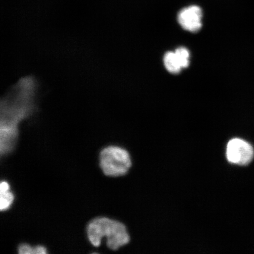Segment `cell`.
Segmentation results:
<instances>
[{"label":"cell","mask_w":254,"mask_h":254,"mask_svg":"<svg viewBox=\"0 0 254 254\" xmlns=\"http://www.w3.org/2000/svg\"><path fill=\"white\" fill-rule=\"evenodd\" d=\"M37 82L33 76L21 78L0 103V133L1 154L13 147L18 135V126L37 111L36 95Z\"/></svg>","instance_id":"1"},{"label":"cell","mask_w":254,"mask_h":254,"mask_svg":"<svg viewBox=\"0 0 254 254\" xmlns=\"http://www.w3.org/2000/svg\"><path fill=\"white\" fill-rule=\"evenodd\" d=\"M87 236L92 246L100 247L103 238L107 246L116 251L127 245L130 238L125 225L107 217H98L91 221L87 227Z\"/></svg>","instance_id":"2"},{"label":"cell","mask_w":254,"mask_h":254,"mask_svg":"<svg viewBox=\"0 0 254 254\" xmlns=\"http://www.w3.org/2000/svg\"><path fill=\"white\" fill-rule=\"evenodd\" d=\"M100 166L108 177L125 176L131 167V160L127 151L117 146L104 148L100 154Z\"/></svg>","instance_id":"3"},{"label":"cell","mask_w":254,"mask_h":254,"mask_svg":"<svg viewBox=\"0 0 254 254\" xmlns=\"http://www.w3.org/2000/svg\"><path fill=\"white\" fill-rule=\"evenodd\" d=\"M226 155L230 163L247 166L253 160L254 150L249 142L240 138H234L228 143Z\"/></svg>","instance_id":"4"},{"label":"cell","mask_w":254,"mask_h":254,"mask_svg":"<svg viewBox=\"0 0 254 254\" xmlns=\"http://www.w3.org/2000/svg\"><path fill=\"white\" fill-rule=\"evenodd\" d=\"M202 12L198 6L192 5L179 12L178 20L184 29L190 32L198 31L202 27Z\"/></svg>","instance_id":"5"},{"label":"cell","mask_w":254,"mask_h":254,"mask_svg":"<svg viewBox=\"0 0 254 254\" xmlns=\"http://www.w3.org/2000/svg\"><path fill=\"white\" fill-rule=\"evenodd\" d=\"M14 200V195L10 190L9 184L4 181L0 184V209L1 211L7 210Z\"/></svg>","instance_id":"6"},{"label":"cell","mask_w":254,"mask_h":254,"mask_svg":"<svg viewBox=\"0 0 254 254\" xmlns=\"http://www.w3.org/2000/svg\"><path fill=\"white\" fill-rule=\"evenodd\" d=\"M164 62L167 70L173 74H177L183 68L175 52L167 53L164 56Z\"/></svg>","instance_id":"7"},{"label":"cell","mask_w":254,"mask_h":254,"mask_svg":"<svg viewBox=\"0 0 254 254\" xmlns=\"http://www.w3.org/2000/svg\"><path fill=\"white\" fill-rule=\"evenodd\" d=\"M18 253L20 254H46L47 253L45 247L41 246L31 247L28 244H22L18 248Z\"/></svg>","instance_id":"8"},{"label":"cell","mask_w":254,"mask_h":254,"mask_svg":"<svg viewBox=\"0 0 254 254\" xmlns=\"http://www.w3.org/2000/svg\"><path fill=\"white\" fill-rule=\"evenodd\" d=\"M175 53L179 59L182 68H186L189 65L190 53L185 47H180L175 51Z\"/></svg>","instance_id":"9"}]
</instances>
